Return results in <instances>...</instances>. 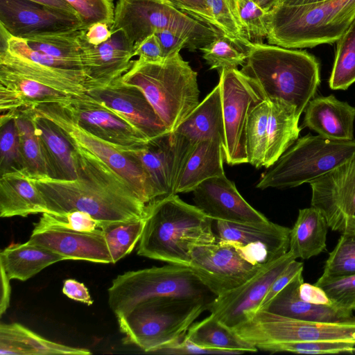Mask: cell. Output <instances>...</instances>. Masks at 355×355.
<instances>
[{
	"label": "cell",
	"mask_w": 355,
	"mask_h": 355,
	"mask_svg": "<svg viewBox=\"0 0 355 355\" xmlns=\"http://www.w3.org/2000/svg\"><path fill=\"white\" fill-rule=\"evenodd\" d=\"M193 145L203 140L225 141L220 85L218 83L174 131Z\"/></svg>",
	"instance_id": "cell-32"
},
{
	"label": "cell",
	"mask_w": 355,
	"mask_h": 355,
	"mask_svg": "<svg viewBox=\"0 0 355 355\" xmlns=\"http://www.w3.org/2000/svg\"><path fill=\"white\" fill-rule=\"evenodd\" d=\"M63 105L80 127L122 151L140 149L149 141L130 123L87 92L71 96Z\"/></svg>",
	"instance_id": "cell-16"
},
{
	"label": "cell",
	"mask_w": 355,
	"mask_h": 355,
	"mask_svg": "<svg viewBox=\"0 0 355 355\" xmlns=\"http://www.w3.org/2000/svg\"><path fill=\"white\" fill-rule=\"evenodd\" d=\"M304 263L293 260L275 279L261 301L258 310L263 309L300 272L303 271Z\"/></svg>",
	"instance_id": "cell-50"
},
{
	"label": "cell",
	"mask_w": 355,
	"mask_h": 355,
	"mask_svg": "<svg viewBox=\"0 0 355 355\" xmlns=\"http://www.w3.org/2000/svg\"><path fill=\"white\" fill-rule=\"evenodd\" d=\"M355 83V19L337 41L329 87L345 90Z\"/></svg>",
	"instance_id": "cell-39"
},
{
	"label": "cell",
	"mask_w": 355,
	"mask_h": 355,
	"mask_svg": "<svg viewBox=\"0 0 355 355\" xmlns=\"http://www.w3.org/2000/svg\"><path fill=\"white\" fill-rule=\"evenodd\" d=\"M0 67L72 96L87 92L83 70L44 65L7 49H0Z\"/></svg>",
	"instance_id": "cell-28"
},
{
	"label": "cell",
	"mask_w": 355,
	"mask_h": 355,
	"mask_svg": "<svg viewBox=\"0 0 355 355\" xmlns=\"http://www.w3.org/2000/svg\"><path fill=\"white\" fill-rule=\"evenodd\" d=\"M214 220L173 194L148 204L139 256L189 266L191 249L216 242Z\"/></svg>",
	"instance_id": "cell-2"
},
{
	"label": "cell",
	"mask_w": 355,
	"mask_h": 355,
	"mask_svg": "<svg viewBox=\"0 0 355 355\" xmlns=\"http://www.w3.org/2000/svg\"><path fill=\"white\" fill-rule=\"evenodd\" d=\"M92 352L49 340L19 323L0 325L1 355L78 354Z\"/></svg>",
	"instance_id": "cell-33"
},
{
	"label": "cell",
	"mask_w": 355,
	"mask_h": 355,
	"mask_svg": "<svg viewBox=\"0 0 355 355\" xmlns=\"http://www.w3.org/2000/svg\"><path fill=\"white\" fill-rule=\"evenodd\" d=\"M48 212L33 179L24 171L5 173L0 178V216L25 217Z\"/></svg>",
	"instance_id": "cell-29"
},
{
	"label": "cell",
	"mask_w": 355,
	"mask_h": 355,
	"mask_svg": "<svg viewBox=\"0 0 355 355\" xmlns=\"http://www.w3.org/2000/svg\"><path fill=\"white\" fill-rule=\"evenodd\" d=\"M198 73L177 52L158 62L134 60L122 80L139 88L169 132H174L199 102Z\"/></svg>",
	"instance_id": "cell-5"
},
{
	"label": "cell",
	"mask_w": 355,
	"mask_h": 355,
	"mask_svg": "<svg viewBox=\"0 0 355 355\" xmlns=\"http://www.w3.org/2000/svg\"><path fill=\"white\" fill-rule=\"evenodd\" d=\"M1 315L6 312L10 304L11 288L10 285V279L6 275L5 270L1 268Z\"/></svg>",
	"instance_id": "cell-57"
},
{
	"label": "cell",
	"mask_w": 355,
	"mask_h": 355,
	"mask_svg": "<svg viewBox=\"0 0 355 355\" xmlns=\"http://www.w3.org/2000/svg\"><path fill=\"white\" fill-rule=\"evenodd\" d=\"M82 29L80 36V58L86 77L85 87H101L122 77L132 66L133 51L120 32L112 34L104 43L89 44Z\"/></svg>",
	"instance_id": "cell-22"
},
{
	"label": "cell",
	"mask_w": 355,
	"mask_h": 355,
	"mask_svg": "<svg viewBox=\"0 0 355 355\" xmlns=\"http://www.w3.org/2000/svg\"><path fill=\"white\" fill-rule=\"evenodd\" d=\"M40 3L60 9L62 10L79 15L74 8L66 0H31Z\"/></svg>",
	"instance_id": "cell-58"
},
{
	"label": "cell",
	"mask_w": 355,
	"mask_h": 355,
	"mask_svg": "<svg viewBox=\"0 0 355 355\" xmlns=\"http://www.w3.org/2000/svg\"><path fill=\"white\" fill-rule=\"evenodd\" d=\"M17 171L26 172L18 129L15 117L3 112L0 117V175Z\"/></svg>",
	"instance_id": "cell-42"
},
{
	"label": "cell",
	"mask_w": 355,
	"mask_h": 355,
	"mask_svg": "<svg viewBox=\"0 0 355 355\" xmlns=\"http://www.w3.org/2000/svg\"><path fill=\"white\" fill-rule=\"evenodd\" d=\"M145 226V218L102 225L112 263L131 252L139 241Z\"/></svg>",
	"instance_id": "cell-38"
},
{
	"label": "cell",
	"mask_w": 355,
	"mask_h": 355,
	"mask_svg": "<svg viewBox=\"0 0 355 355\" xmlns=\"http://www.w3.org/2000/svg\"><path fill=\"white\" fill-rule=\"evenodd\" d=\"M355 19V0L288 5L274 3L266 15L269 44L312 48L337 42Z\"/></svg>",
	"instance_id": "cell-4"
},
{
	"label": "cell",
	"mask_w": 355,
	"mask_h": 355,
	"mask_svg": "<svg viewBox=\"0 0 355 355\" xmlns=\"http://www.w3.org/2000/svg\"><path fill=\"white\" fill-rule=\"evenodd\" d=\"M241 71L254 80L266 99L283 100L300 117L320 83V64L305 51L250 42Z\"/></svg>",
	"instance_id": "cell-3"
},
{
	"label": "cell",
	"mask_w": 355,
	"mask_h": 355,
	"mask_svg": "<svg viewBox=\"0 0 355 355\" xmlns=\"http://www.w3.org/2000/svg\"><path fill=\"white\" fill-rule=\"evenodd\" d=\"M294 259H297L288 250L282 257L267 263L245 284L217 296L208 309L210 315L233 329L244 322L248 313L258 310L275 279Z\"/></svg>",
	"instance_id": "cell-18"
},
{
	"label": "cell",
	"mask_w": 355,
	"mask_h": 355,
	"mask_svg": "<svg viewBox=\"0 0 355 355\" xmlns=\"http://www.w3.org/2000/svg\"><path fill=\"white\" fill-rule=\"evenodd\" d=\"M211 302L176 297L144 300L127 313L117 317L127 342L145 352L154 353L185 336L195 320Z\"/></svg>",
	"instance_id": "cell-6"
},
{
	"label": "cell",
	"mask_w": 355,
	"mask_h": 355,
	"mask_svg": "<svg viewBox=\"0 0 355 355\" xmlns=\"http://www.w3.org/2000/svg\"><path fill=\"white\" fill-rule=\"evenodd\" d=\"M62 293L68 297L89 306L94 302L85 285L73 279H68L64 282Z\"/></svg>",
	"instance_id": "cell-54"
},
{
	"label": "cell",
	"mask_w": 355,
	"mask_h": 355,
	"mask_svg": "<svg viewBox=\"0 0 355 355\" xmlns=\"http://www.w3.org/2000/svg\"><path fill=\"white\" fill-rule=\"evenodd\" d=\"M268 141L263 166H272L298 139L300 116L293 105L278 98L270 99Z\"/></svg>",
	"instance_id": "cell-31"
},
{
	"label": "cell",
	"mask_w": 355,
	"mask_h": 355,
	"mask_svg": "<svg viewBox=\"0 0 355 355\" xmlns=\"http://www.w3.org/2000/svg\"><path fill=\"white\" fill-rule=\"evenodd\" d=\"M67 260L53 250L29 240L11 245L0 253V265L10 279L26 281L56 262Z\"/></svg>",
	"instance_id": "cell-34"
},
{
	"label": "cell",
	"mask_w": 355,
	"mask_h": 355,
	"mask_svg": "<svg viewBox=\"0 0 355 355\" xmlns=\"http://www.w3.org/2000/svg\"><path fill=\"white\" fill-rule=\"evenodd\" d=\"M300 128H309L324 137L342 141L354 138L355 107L334 95L313 98L304 110Z\"/></svg>",
	"instance_id": "cell-25"
},
{
	"label": "cell",
	"mask_w": 355,
	"mask_h": 355,
	"mask_svg": "<svg viewBox=\"0 0 355 355\" xmlns=\"http://www.w3.org/2000/svg\"><path fill=\"white\" fill-rule=\"evenodd\" d=\"M233 330L258 347L263 345L314 340L355 342V320L343 322L302 320L264 310L248 313Z\"/></svg>",
	"instance_id": "cell-10"
},
{
	"label": "cell",
	"mask_w": 355,
	"mask_h": 355,
	"mask_svg": "<svg viewBox=\"0 0 355 355\" xmlns=\"http://www.w3.org/2000/svg\"><path fill=\"white\" fill-rule=\"evenodd\" d=\"M314 284L336 306L352 311L355 309V275L338 277L321 275Z\"/></svg>",
	"instance_id": "cell-46"
},
{
	"label": "cell",
	"mask_w": 355,
	"mask_h": 355,
	"mask_svg": "<svg viewBox=\"0 0 355 355\" xmlns=\"http://www.w3.org/2000/svg\"><path fill=\"white\" fill-rule=\"evenodd\" d=\"M245 259L230 241L195 246L189 266L217 296L230 291L255 276L266 265Z\"/></svg>",
	"instance_id": "cell-14"
},
{
	"label": "cell",
	"mask_w": 355,
	"mask_h": 355,
	"mask_svg": "<svg viewBox=\"0 0 355 355\" xmlns=\"http://www.w3.org/2000/svg\"><path fill=\"white\" fill-rule=\"evenodd\" d=\"M72 95L0 67L1 112L49 103H64Z\"/></svg>",
	"instance_id": "cell-26"
},
{
	"label": "cell",
	"mask_w": 355,
	"mask_h": 355,
	"mask_svg": "<svg viewBox=\"0 0 355 355\" xmlns=\"http://www.w3.org/2000/svg\"><path fill=\"white\" fill-rule=\"evenodd\" d=\"M81 30L29 35L23 39L34 50L55 58L81 62Z\"/></svg>",
	"instance_id": "cell-40"
},
{
	"label": "cell",
	"mask_w": 355,
	"mask_h": 355,
	"mask_svg": "<svg viewBox=\"0 0 355 355\" xmlns=\"http://www.w3.org/2000/svg\"><path fill=\"white\" fill-rule=\"evenodd\" d=\"M38 223L82 232H91L99 227V223L95 219L81 211H71L63 214L45 212L42 214Z\"/></svg>",
	"instance_id": "cell-49"
},
{
	"label": "cell",
	"mask_w": 355,
	"mask_h": 355,
	"mask_svg": "<svg viewBox=\"0 0 355 355\" xmlns=\"http://www.w3.org/2000/svg\"><path fill=\"white\" fill-rule=\"evenodd\" d=\"M328 224L322 212L314 207L299 210L291 229V251L296 259H309L327 250Z\"/></svg>",
	"instance_id": "cell-35"
},
{
	"label": "cell",
	"mask_w": 355,
	"mask_h": 355,
	"mask_svg": "<svg viewBox=\"0 0 355 355\" xmlns=\"http://www.w3.org/2000/svg\"><path fill=\"white\" fill-rule=\"evenodd\" d=\"M241 20L248 40L252 42H263L268 34L266 15L268 10L253 0H239Z\"/></svg>",
	"instance_id": "cell-47"
},
{
	"label": "cell",
	"mask_w": 355,
	"mask_h": 355,
	"mask_svg": "<svg viewBox=\"0 0 355 355\" xmlns=\"http://www.w3.org/2000/svg\"><path fill=\"white\" fill-rule=\"evenodd\" d=\"M194 146L180 134L167 132L134 150L146 177L150 202L175 194L180 173Z\"/></svg>",
	"instance_id": "cell-13"
},
{
	"label": "cell",
	"mask_w": 355,
	"mask_h": 355,
	"mask_svg": "<svg viewBox=\"0 0 355 355\" xmlns=\"http://www.w3.org/2000/svg\"><path fill=\"white\" fill-rule=\"evenodd\" d=\"M168 29L186 37L195 51L223 35L191 17L171 0H117L112 34L120 32L132 49L156 31Z\"/></svg>",
	"instance_id": "cell-7"
},
{
	"label": "cell",
	"mask_w": 355,
	"mask_h": 355,
	"mask_svg": "<svg viewBox=\"0 0 355 355\" xmlns=\"http://www.w3.org/2000/svg\"><path fill=\"white\" fill-rule=\"evenodd\" d=\"M156 297H176L212 302L217 297L187 266L170 264L118 275L108 289V303L116 317L139 302Z\"/></svg>",
	"instance_id": "cell-8"
},
{
	"label": "cell",
	"mask_w": 355,
	"mask_h": 355,
	"mask_svg": "<svg viewBox=\"0 0 355 355\" xmlns=\"http://www.w3.org/2000/svg\"><path fill=\"white\" fill-rule=\"evenodd\" d=\"M218 239L232 242L254 264L275 261L289 250L291 228L268 221L259 225L216 220Z\"/></svg>",
	"instance_id": "cell-19"
},
{
	"label": "cell",
	"mask_w": 355,
	"mask_h": 355,
	"mask_svg": "<svg viewBox=\"0 0 355 355\" xmlns=\"http://www.w3.org/2000/svg\"><path fill=\"white\" fill-rule=\"evenodd\" d=\"M355 139H330L307 135L295 142L261 175L257 187L286 189L310 183L349 159Z\"/></svg>",
	"instance_id": "cell-9"
},
{
	"label": "cell",
	"mask_w": 355,
	"mask_h": 355,
	"mask_svg": "<svg viewBox=\"0 0 355 355\" xmlns=\"http://www.w3.org/2000/svg\"><path fill=\"white\" fill-rule=\"evenodd\" d=\"M323 1H327V0H275V3L288 4V5H298V4H305V3H311Z\"/></svg>",
	"instance_id": "cell-59"
},
{
	"label": "cell",
	"mask_w": 355,
	"mask_h": 355,
	"mask_svg": "<svg viewBox=\"0 0 355 355\" xmlns=\"http://www.w3.org/2000/svg\"><path fill=\"white\" fill-rule=\"evenodd\" d=\"M139 62H158L164 60L162 48L157 35L154 33L141 42L133 51V56Z\"/></svg>",
	"instance_id": "cell-51"
},
{
	"label": "cell",
	"mask_w": 355,
	"mask_h": 355,
	"mask_svg": "<svg viewBox=\"0 0 355 355\" xmlns=\"http://www.w3.org/2000/svg\"><path fill=\"white\" fill-rule=\"evenodd\" d=\"M309 184L311 206L322 212L329 227L342 234L355 233V154Z\"/></svg>",
	"instance_id": "cell-15"
},
{
	"label": "cell",
	"mask_w": 355,
	"mask_h": 355,
	"mask_svg": "<svg viewBox=\"0 0 355 355\" xmlns=\"http://www.w3.org/2000/svg\"><path fill=\"white\" fill-rule=\"evenodd\" d=\"M155 34L158 38L164 58L177 52H180L184 48L191 51L189 40L178 33L164 29L156 31Z\"/></svg>",
	"instance_id": "cell-52"
},
{
	"label": "cell",
	"mask_w": 355,
	"mask_h": 355,
	"mask_svg": "<svg viewBox=\"0 0 355 355\" xmlns=\"http://www.w3.org/2000/svg\"><path fill=\"white\" fill-rule=\"evenodd\" d=\"M31 110L53 121L73 144L100 158L130 184L144 203H150L146 177L135 150L122 151L87 132L76 123L63 103L42 104Z\"/></svg>",
	"instance_id": "cell-11"
},
{
	"label": "cell",
	"mask_w": 355,
	"mask_h": 355,
	"mask_svg": "<svg viewBox=\"0 0 355 355\" xmlns=\"http://www.w3.org/2000/svg\"><path fill=\"white\" fill-rule=\"evenodd\" d=\"M299 293L300 297L308 302L315 304H334L325 292L315 284L311 285L304 282L300 286Z\"/></svg>",
	"instance_id": "cell-55"
},
{
	"label": "cell",
	"mask_w": 355,
	"mask_h": 355,
	"mask_svg": "<svg viewBox=\"0 0 355 355\" xmlns=\"http://www.w3.org/2000/svg\"><path fill=\"white\" fill-rule=\"evenodd\" d=\"M192 193L195 205L213 220L250 225L269 221L242 197L225 175L205 180Z\"/></svg>",
	"instance_id": "cell-21"
},
{
	"label": "cell",
	"mask_w": 355,
	"mask_h": 355,
	"mask_svg": "<svg viewBox=\"0 0 355 355\" xmlns=\"http://www.w3.org/2000/svg\"><path fill=\"white\" fill-rule=\"evenodd\" d=\"M0 25L19 38L85 29L79 15L31 0H0Z\"/></svg>",
	"instance_id": "cell-17"
},
{
	"label": "cell",
	"mask_w": 355,
	"mask_h": 355,
	"mask_svg": "<svg viewBox=\"0 0 355 355\" xmlns=\"http://www.w3.org/2000/svg\"><path fill=\"white\" fill-rule=\"evenodd\" d=\"M155 354H236L233 352L207 349L200 347L184 337L181 340L156 350Z\"/></svg>",
	"instance_id": "cell-53"
},
{
	"label": "cell",
	"mask_w": 355,
	"mask_h": 355,
	"mask_svg": "<svg viewBox=\"0 0 355 355\" xmlns=\"http://www.w3.org/2000/svg\"><path fill=\"white\" fill-rule=\"evenodd\" d=\"M80 15L85 29L102 22L111 27L114 14L113 0H66Z\"/></svg>",
	"instance_id": "cell-48"
},
{
	"label": "cell",
	"mask_w": 355,
	"mask_h": 355,
	"mask_svg": "<svg viewBox=\"0 0 355 355\" xmlns=\"http://www.w3.org/2000/svg\"><path fill=\"white\" fill-rule=\"evenodd\" d=\"M87 94L123 118L148 139L169 132L143 92L121 77Z\"/></svg>",
	"instance_id": "cell-20"
},
{
	"label": "cell",
	"mask_w": 355,
	"mask_h": 355,
	"mask_svg": "<svg viewBox=\"0 0 355 355\" xmlns=\"http://www.w3.org/2000/svg\"><path fill=\"white\" fill-rule=\"evenodd\" d=\"M200 50L210 69L217 70L219 74L223 70L237 69L247 58L246 51L225 35L215 38Z\"/></svg>",
	"instance_id": "cell-43"
},
{
	"label": "cell",
	"mask_w": 355,
	"mask_h": 355,
	"mask_svg": "<svg viewBox=\"0 0 355 355\" xmlns=\"http://www.w3.org/2000/svg\"><path fill=\"white\" fill-rule=\"evenodd\" d=\"M269 101L265 99L250 112L245 128L248 163L257 168L263 166L266 152Z\"/></svg>",
	"instance_id": "cell-41"
},
{
	"label": "cell",
	"mask_w": 355,
	"mask_h": 355,
	"mask_svg": "<svg viewBox=\"0 0 355 355\" xmlns=\"http://www.w3.org/2000/svg\"><path fill=\"white\" fill-rule=\"evenodd\" d=\"M304 282L300 272L261 310L302 320L320 322H343L355 320L352 311L336 304H315L302 300L300 286Z\"/></svg>",
	"instance_id": "cell-24"
},
{
	"label": "cell",
	"mask_w": 355,
	"mask_h": 355,
	"mask_svg": "<svg viewBox=\"0 0 355 355\" xmlns=\"http://www.w3.org/2000/svg\"><path fill=\"white\" fill-rule=\"evenodd\" d=\"M219 75L225 160L231 166L248 163L245 146L248 119L253 109L266 98L259 86L241 70H223Z\"/></svg>",
	"instance_id": "cell-12"
},
{
	"label": "cell",
	"mask_w": 355,
	"mask_h": 355,
	"mask_svg": "<svg viewBox=\"0 0 355 355\" xmlns=\"http://www.w3.org/2000/svg\"><path fill=\"white\" fill-rule=\"evenodd\" d=\"M8 113L12 114L16 121L26 172L33 179L49 178L42 147L29 112L24 110Z\"/></svg>",
	"instance_id": "cell-37"
},
{
	"label": "cell",
	"mask_w": 355,
	"mask_h": 355,
	"mask_svg": "<svg viewBox=\"0 0 355 355\" xmlns=\"http://www.w3.org/2000/svg\"><path fill=\"white\" fill-rule=\"evenodd\" d=\"M258 349L271 353L293 352L306 354H353L355 342L347 340H314L277 343L260 346Z\"/></svg>",
	"instance_id": "cell-44"
},
{
	"label": "cell",
	"mask_w": 355,
	"mask_h": 355,
	"mask_svg": "<svg viewBox=\"0 0 355 355\" xmlns=\"http://www.w3.org/2000/svg\"><path fill=\"white\" fill-rule=\"evenodd\" d=\"M185 338L204 348L230 351L236 354L258 350L255 346L241 338L233 329L211 315L192 324Z\"/></svg>",
	"instance_id": "cell-36"
},
{
	"label": "cell",
	"mask_w": 355,
	"mask_h": 355,
	"mask_svg": "<svg viewBox=\"0 0 355 355\" xmlns=\"http://www.w3.org/2000/svg\"><path fill=\"white\" fill-rule=\"evenodd\" d=\"M73 145L76 179L32 178L48 213L84 211L99 223V227L106 223L145 218L147 205L130 184L95 155Z\"/></svg>",
	"instance_id": "cell-1"
},
{
	"label": "cell",
	"mask_w": 355,
	"mask_h": 355,
	"mask_svg": "<svg viewBox=\"0 0 355 355\" xmlns=\"http://www.w3.org/2000/svg\"><path fill=\"white\" fill-rule=\"evenodd\" d=\"M355 275V233H343L329 253L322 276L338 277Z\"/></svg>",
	"instance_id": "cell-45"
},
{
	"label": "cell",
	"mask_w": 355,
	"mask_h": 355,
	"mask_svg": "<svg viewBox=\"0 0 355 355\" xmlns=\"http://www.w3.org/2000/svg\"><path fill=\"white\" fill-rule=\"evenodd\" d=\"M224 160L223 140L211 139L198 142L184 165L175 194L192 192L205 180L225 175Z\"/></svg>",
	"instance_id": "cell-30"
},
{
	"label": "cell",
	"mask_w": 355,
	"mask_h": 355,
	"mask_svg": "<svg viewBox=\"0 0 355 355\" xmlns=\"http://www.w3.org/2000/svg\"><path fill=\"white\" fill-rule=\"evenodd\" d=\"M29 241L64 256L67 260L112 263L100 227L91 232H82L37 222L34 224Z\"/></svg>",
	"instance_id": "cell-23"
},
{
	"label": "cell",
	"mask_w": 355,
	"mask_h": 355,
	"mask_svg": "<svg viewBox=\"0 0 355 355\" xmlns=\"http://www.w3.org/2000/svg\"><path fill=\"white\" fill-rule=\"evenodd\" d=\"M112 34L110 26L102 22L95 23L89 26L85 31L87 41L94 46H98L108 40Z\"/></svg>",
	"instance_id": "cell-56"
},
{
	"label": "cell",
	"mask_w": 355,
	"mask_h": 355,
	"mask_svg": "<svg viewBox=\"0 0 355 355\" xmlns=\"http://www.w3.org/2000/svg\"><path fill=\"white\" fill-rule=\"evenodd\" d=\"M26 110L41 143L49 178L64 180L76 179L77 166L73 145L53 121L31 109Z\"/></svg>",
	"instance_id": "cell-27"
},
{
	"label": "cell",
	"mask_w": 355,
	"mask_h": 355,
	"mask_svg": "<svg viewBox=\"0 0 355 355\" xmlns=\"http://www.w3.org/2000/svg\"><path fill=\"white\" fill-rule=\"evenodd\" d=\"M263 8L268 10L274 4L275 0H253Z\"/></svg>",
	"instance_id": "cell-60"
}]
</instances>
